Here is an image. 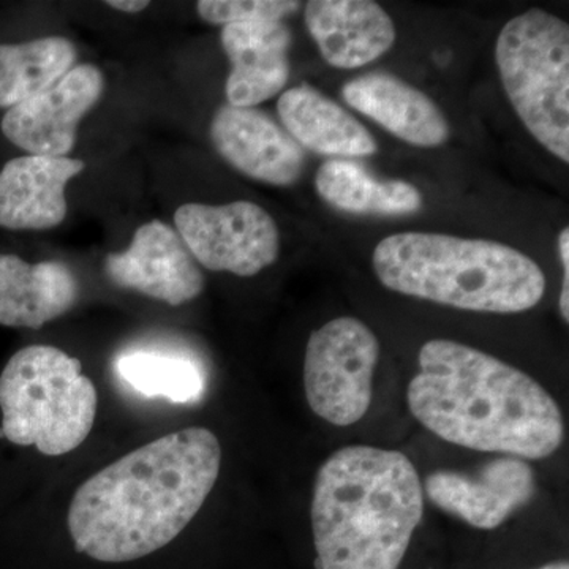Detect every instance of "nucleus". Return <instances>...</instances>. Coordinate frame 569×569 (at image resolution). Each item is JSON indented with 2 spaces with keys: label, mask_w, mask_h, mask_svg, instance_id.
<instances>
[{
  "label": "nucleus",
  "mask_w": 569,
  "mask_h": 569,
  "mask_svg": "<svg viewBox=\"0 0 569 569\" xmlns=\"http://www.w3.org/2000/svg\"><path fill=\"white\" fill-rule=\"evenodd\" d=\"M425 515V489L403 452L347 447L313 486L317 569H399Z\"/></svg>",
  "instance_id": "3"
},
{
  "label": "nucleus",
  "mask_w": 569,
  "mask_h": 569,
  "mask_svg": "<svg viewBox=\"0 0 569 569\" xmlns=\"http://www.w3.org/2000/svg\"><path fill=\"white\" fill-rule=\"evenodd\" d=\"M291 41L283 21L223 26L220 43L231 63L224 84L228 104L254 108L279 96L290 80Z\"/></svg>",
  "instance_id": "14"
},
{
  "label": "nucleus",
  "mask_w": 569,
  "mask_h": 569,
  "mask_svg": "<svg viewBox=\"0 0 569 569\" xmlns=\"http://www.w3.org/2000/svg\"><path fill=\"white\" fill-rule=\"evenodd\" d=\"M425 493L441 511L479 530H493L537 496V475L526 459L498 456L473 471L437 470Z\"/></svg>",
  "instance_id": "9"
},
{
  "label": "nucleus",
  "mask_w": 569,
  "mask_h": 569,
  "mask_svg": "<svg viewBox=\"0 0 569 569\" xmlns=\"http://www.w3.org/2000/svg\"><path fill=\"white\" fill-rule=\"evenodd\" d=\"M174 224L197 263L209 271L253 277L279 258V227L252 201L182 204Z\"/></svg>",
  "instance_id": "8"
},
{
  "label": "nucleus",
  "mask_w": 569,
  "mask_h": 569,
  "mask_svg": "<svg viewBox=\"0 0 569 569\" xmlns=\"http://www.w3.org/2000/svg\"><path fill=\"white\" fill-rule=\"evenodd\" d=\"M418 361L408 408L441 440L526 460L549 458L563 443L559 403L518 367L448 339L429 340Z\"/></svg>",
  "instance_id": "2"
},
{
  "label": "nucleus",
  "mask_w": 569,
  "mask_h": 569,
  "mask_svg": "<svg viewBox=\"0 0 569 569\" xmlns=\"http://www.w3.org/2000/svg\"><path fill=\"white\" fill-rule=\"evenodd\" d=\"M222 466L219 438L189 427L134 449L82 482L69 531L78 552L126 563L170 545L212 492Z\"/></svg>",
  "instance_id": "1"
},
{
  "label": "nucleus",
  "mask_w": 569,
  "mask_h": 569,
  "mask_svg": "<svg viewBox=\"0 0 569 569\" xmlns=\"http://www.w3.org/2000/svg\"><path fill=\"white\" fill-rule=\"evenodd\" d=\"M299 7L301 2L290 0H200L197 11L209 24L228 26L283 21Z\"/></svg>",
  "instance_id": "22"
},
{
  "label": "nucleus",
  "mask_w": 569,
  "mask_h": 569,
  "mask_svg": "<svg viewBox=\"0 0 569 569\" xmlns=\"http://www.w3.org/2000/svg\"><path fill=\"white\" fill-rule=\"evenodd\" d=\"M82 160L70 157L22 156L0 170V228L41 231L66 220L67 186L84 171Z\"/></svg>",
  "instance_id": "13"
},
{
  "label": "nucleus",
  "mask_w": 569,
  "mask_h": 569,
  "mask_svg": "<svg viewBox=\"0 0 569 569\" xmlns=\"http://www.w3.org/2000/svg\"><path fill=\"white\" fill-rule=\"evenodd\" d=\"M108 7L111 9L123 11V13H140V11L148 9L151 3L142 2V0H108Z\"/></svg>",
  "instance_id": "23"
},
{
  "label": "nucleus",
  "mask_w": 569,
  "mask_h": 569,
  "mask_svg": "<svg viewBox=\"0 0 569 569\" xmlns=\"http://www.w3.org/2000/svg\"><path fill=\"white\" fill-rule=\"evenodd\" d=\"M501 84L531 137L569 163V26L541 9L512 18L498 33Z\"/></svg>",
  "instance_id": "6"
},
{
  "label": "nucleus",
  "mask_w": 569,
  "mask_h": 569,
  "mask_svg": "<svg viewBox=\"0 0 569 569\" xmlns=\"http://www.w3.org/2000/svg\"><path fill=\"white\" fill-rule=\"evenodd\" d=\"M380 343L372 329L340 317L316 329L307 342L305 389L313 413L332 426L361 421L372 402Z\"/></svg>",
  "instance_id": "7"
},
{
  "label": "nucleus",
  "mask_w": 569,
  "mask_h": 569,
  "mask_svg": "<svg viewBox=\"0 0 569 569\" xmlns=\"http://www.w3.org/2000/svg\"><path fill=\"white\" fill-rule=\"evenodd\" d=\"M342 96L356 111L417 148H438L451 134L447 116L438 104L396 74H361L346 82Z\"/></svg>",
  "instance_id": "16"
},
{
  "label": "nucleus",
  "mask_w": 569,
  "mask_h": 569,
  "mask_svg": "<svg viewBox=\"0 0 569 569\" xmlns=\"http://www.w3.org/2000/svg\"><path fill=\"white\" fill-rule=\"evenodd\" d=\"M209 137L224 162L254 181L290 187L305 173V149L258 108L222 104L213 112Z\"/></svg>",
  "instance_id": "12"
},
{
  "label": "nucleus",
  "mask_w": 569,
  "mask_h": 569,
  "mask_svg": "<svg viewBox=\"0 0 569 569\" xmlns=\"http://www.w3.org/2000/svg\"><path fill=\"white\" fill-rule=\"evenodd\" d=\"M80 299V282L62 261L28 263L0 254V325L40 329L70 312Z\"/></svg>",
  "instance_id": "17"
},
{
  "label": "nucleus",
  "mask_w": 569,
  "mask_h": 569,
  "mask_svg": "<svg viewBox=\"0 0 569 569\" xmlns=\"http://www.w3.org/2000/svg\"><path fill=\"white\" fill-rule=\"evenodd\" d=\"M538 569H569L567 560L553 561V563L545 565V567Z\"/></svg>",
  "instance_id": "24"
},
{
  "label": "nucleus",
  "mask_w": 569,
  "mask_h": 569,
  "mask_svg": "<svg viewBox=\"0 0 569 569\" xmlns=\"http://www.w3.org/2000/svg\"><path fill=\"white\" fill-rule=\"evenodd\" d=\"M77 47L66 37L0 44V108L17 107L47 91L74 67Z\"/></svg>",
  "instance_id": "20"
},
{
  "label": "nucleus",
  "mask_w": 569,
  "mask_h": 569,
  "mask_svg": "<svg viewBox=\"0 0 569 569\" xmlns=\"http://www.w3.org/2000/svg\"><path fill=\"white\" fill-rule=\"evenodd\" d=\"M103 91L102 70L80 63L47 91L7 110L0 129L11 144L29 156L69 157L78 126L102 99Z\"/></svg>",
  "instance_id": "10"
},
{
  "label": "nucleus",
  "mask_w": 569,
  "mask_h": 569,
  "mask_svg": "<svg viewBox=\"0 0 569 569\" xmlns=\"http://www.w3.org/2000/svg\"><path fill=\"white\" fill-rule=\"evenodd\" d=\"M277 112L283 129L302 149L346 160L376 156L378 151L372 133L346 108L312 86L284 91L277 102Z\"/></svg>",
  "instance_id": "18"
},
{
  "label": "nucleus",
  "mask_w": 569,
  "mask_h": 569,
  "mask_svg": "<svg viewBox=\"0 0 569 569\" xmlns=\"http://www.w3.org/2000/svg\"><path fill=\"white\" fill-rule=\"evenodd\" d=\"M97 403L80 359L50 346L22 348L0 376V437L52 458L67 455L91 433Z\"/></svg>",
  "instance_id": "5"
},
{
  "label": "nucleus",
  "mask_w": 569,
  "mask_h": 569,
  "mask_svg": "<svg viewBox=\"0 0 569 569\" xmlns=\"http://www.w3.org/2000/svg\"><path fill=\"white\" fill-rule=\"evenodd\" d=\"M316 189L326 203L356 216H410L425 204L413 183L381 181L353 160H326L318 168Z\"/></svg>",
  "instance_id": "19"
},
{
  "label": "nucleus",
  "mask_w": 569,
  "mask_h": 569,
  "mask_svg": "<svg viewBox=\"0 0 569 569\" xmlns=\"http://www.w3.org/2000/svg\"><path fill=\"white\" fill-rule=\"evenodd\" d=\"M104 274L126 290L179 307L204 290V276L189 247L160 220L141 224L129 249L104 257Z\"/></svg>",
  "instance_id": "11"
},
{
  "label": "nucleus",
  "mask_w": 569,
  "mask_h": 569,
  "mask_svg": "<svg viewBox=\"0 0 569 569\" xmlns=\"http://www.w3.org/2000/svg\"><path fill=\"white\" fill-rule=\"evenodd\" d=\"M372 266L388 290L468 312H527L548 284L537 261L515 247L452 234L388 236L373 250Z\"/></svg>",
  "instance_id": "4"
},
{
  "label": "nucleus",
  "mask_w": 569,
  "mask_h": 569,
  "mask_svg": "<svg viewBox=\"0 0 569 569\" xmlns=\"http://www.w3.org/2000/svg\"><path fill=\"white\" fill-rule=\"evenodd\" d=\"M307 31L329 66L355 70L369 66L395 47V21L372 0H312Z\"/></svg>",
  "instance_id": "15"
},
{
  "label": "nucleus",
  "mask_w": 569,
  "mask_h": 569,
  "mask_svg": "<svg viewBox=\"0 0 569 569\" xmlns=\"http://www.w3.org/2000/svg\"><path fill=\"white\" fill-rule=\"evenodd\" d=\"M116 369L127 385L146 397L187 403L200 399L204 391L203 373L190 359L138 351L119 358Z\"/></svg>",
  "instance_id": "21"
}]
</instances>
